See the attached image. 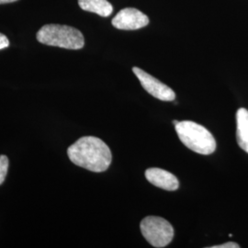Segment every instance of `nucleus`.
I'll use <instances>...</instances> for the list:
<instances>
[{
	"mask_svg": "<svg viewBox=\"0 0 248 248\" xmlns=\"http://www.w3.org/2000/svg\"><path fill=\"white\" fill-rule=\"evenodd\" d=\"M9 169V158L2 155H0V185H2L6 179Z\"/></svg>",
	"mask_w": 248,
	"mask_h": 248,
	"instance_id": "nucleus-10",
	"label": "nucleus"
},
{
	"mask_svg": "<svg viewBox=\"0 0 248 248\" xmlns=\"http://www.w3.org/2000/svg\"><path fill=\"white\" fill-rule=\"evenodd\" d=\"M145 177L151 184L165 190L175 191L179 186L177 177L164 169L156 168L147 169L145 171Z\"/></svg>",
	"mask_w": 248,
	"mask_h": 248,
	"instance_id": "nucleus-7",
	"label": "nucleus"
},
{
	"mask_svg": "<svg viewBox=\"0 0 248 248\" xmlns=\"http://www.w3.org/2000/svg\"><path fill=\"white\" fill-rule=\"evenodd\" d=\"M240 246L236 243H233V242H228V243H225L223 245H220V246H213L211 247V248H239Z\"/></svg>",
	"mask_w": 248,
	"mask_h": 248,
	"instance_id": "nucleus-12",
	"label": "nucleus"
},
{
	"mask_svg": "<svg viewBox=\"0 0 248 248\" xmlns=\"http://www.w3.org/2000/svg\"><path fill=\"white\" fill-rule=\"evenodd\" d=\"M236 140L240 147L248 154V110L241 108L236 112Z\"/></svg>",
	"mask_w": 248,
	"mask_h": 248,
	"instance_id": "nucleus-8",
	"label": "nucleus"
},
{
	"mask_svg": "<svg viewBox=\"0 0 248 248\" xmlns=\"http://www.w3.org/2000/svg\"><path fill=\"white\" fill-rule=\"evenodd\" d=\"M111 23L116 29L133 31L147 26L149 24V18L138 9L126 8L116 15Z\"/></svg>",
	"mask_w": 248,
	"mask_h": 248,
	"instance_id": "nucleus-6",
	"label": "nucleus"
},
{
	"mask_svg": "<svg viewBox=\"0 0 248 248\" xmlns=\"http://www.w3.org/2000/svg\"><path fill=\"white\" fill-rule=\"evenodd\" d=\"M143 237L154 248L167 247L174 237V229L170 222L157 216H147L140 223Z\"/></svg>",
	"mask_w": 248,
	"mask_h": 248,
	"instance_id": "nucleus-4",
	"label": "nucleus"
},
{
	"mask_svg": "<svg viewBox=\"0 0 248 248\" xmlns=\"http://www.w3.org/2000/svg\"><path fill=\"white\" fill-rule=\"evenodd\" d=\"M133 72L140 81L142 88L154 98L163 101H172L176 98V94L172 89L139 67H133Z\"/></svg>",
	"mask_w": 248,
	"mask_h": 248,
	"instance_id": "nucleus-5",
	"label": "nucleus"
},
{
	"mask_svg": "<svg viewBox=\"0 0 248 248\" xmlns=\"http://www.w3.org/2000/svg\"><path fill=\"white\" fill-rule=\"evenodd\" d=\"M9 46V41L8 37L0 33V50L8 48Z\"/></svg>",
	"mask_w": 248,
	"mask_h": 248,
	"instance_id": "nucleus-11",
	"label": "nucleus"
},
{
	"mask_svg": "<svg viewBox=\"0 0 248 248\" xmlns=\"http://www.w3.org/2000/svg\"><path fill=\"white\" fill-rule=\"evenodd\" d=\"M179 140L188 149L200 155H209L216 150V142L205 127L191 121L179 122L175 125Z\"/></svg>",
	"mask_w": 248,
	"mask_h": 248,
	"instance_id": "nucleus-2",
	"label": "nucleus"
},
{
	"mask_svg": "<svg viewBox=\"0 0 248 248\" xmlns=\"http://www.w3.org/2000/svg\"><path fill=\"white\" fill-rule=\"evenodd\" d=\"M178 123H179V122H177V121H174V122H173V124H174V125H177Z\"/></svg>",
	"mask_w": 248,
	"mask_h": 248,
	"instance_id": "nucleus-14",
	"label": "nucleus"
},
{
	"mask_svg": "<svg viewBox=\"0 0 248 248\" xmlns=\"http://www.w3.org/2000/svg\"><path fill=\"white\" fill-rule=\"evenodd\" d=\"M18 0H0V4H8V3H12V2H16Z\"/></svg>",
	"mask_w": 248,
	"mask_h": 248,
	"instance_id": "nucleus-13",
	"label": "nucleus"
},
{
	"mask_svg": "<svg viewBox=\"0 0 248 248\" xmlns=\"http://www.w3.org/2000/svg\"><path fill=\"white\" fill-rule=\"evenodd\" d=\"M78 5L83 10L101 17H108L113 12V7L108 0H78Z\"/></svg>",
	"mask_w": 248,
	"mask_h": 248,
	"instance_id": "nucleus-9",
	"label": "nucleus"
},
{
	"mask_svg": "<svg viewBox=\"0 0 248 248\" xmlns=\"http://www.w3.org/2000/svg\"><path fill=\"white\" fill-rule=\"evenodd\" d=\"M72 163L89 171L104 172L111 164L112 155L109 147L95 136H84L67 149Z\"/></svg>",
	"mask_w": 248,
	"mask_h": 248,
	"instance_id": "nucleus-1",
	"label": "nucleus"
},
{
	"mask_svg": "<svg viewBox=\"0 0 248 248\" xmlns=\"http://www.w3.org/2000/svg\"><path fill=\"white\" fill-rule=\"evenodd\" d=\"M36 38L41 44L69 50H79L84 47L85 40L82 32L76 28L47 24L40 29Z\"/></svg>",
	"mask_w": 248,
	"mask_h": 248,
	"instance_id": "nucleus-3",
	"label": "nucleus"
}]
</instances>
